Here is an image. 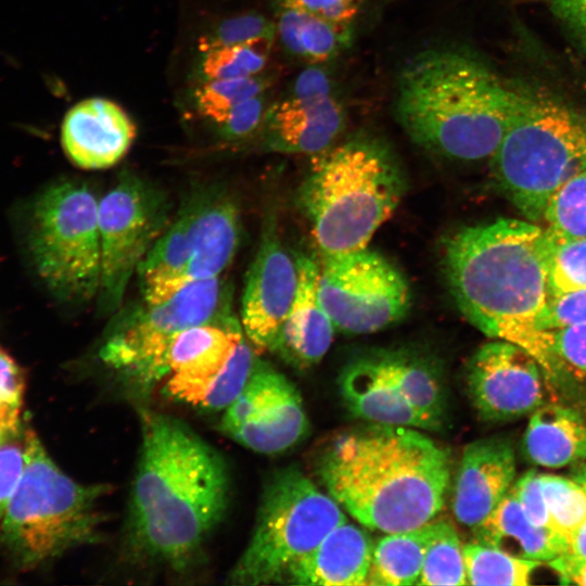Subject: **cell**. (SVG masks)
Masks as SVG:
<instances>
[{"label": "cell", "instance_id": "8992f818", "mask_svg": "<svg viewBox=\"0 0 586 586\" xmlns=\"http://www.w3.org/2000/svg\"><path fill=\"white\" fill-rule=\"evenodd\" d=\"M496 184L531 221L586 169V112L538 88L515 87L506 132L491 157Z\"/></svg>", "mask_w": 586, "mask_h": 586}, {"label": "cell", "instance_id": "ba28073f", "mask_svg": "<svg viewBox=\"0 0 586 586\" xmlns=\"http://www.w3.org/2000/svg\"><path fill=\"white\" fill-rule=\"evenodd\" d=\"M341 508L300 469L275 472L265 484L252 537L227 583L286 584L292 569L347 521Z\"/></svg>", "mask_w": 586, "mask_h": 586}, {"label": "cell", "instance_id": "e575fe53", "mask_svg": "<svg viewBox=\"0 0 586 586\" xmlns=\"http://www.w3.org/2000/svg\"><path fill=\"white\" fill-rule=\"evenodd\" d=\"M552 530L570 539L586 519V489L574 477L539 474Z\"/></svg>", "mask_w": 586, "mask_h": 586}, {"label": "cell", "instance_id": "ffe728a7", "mask_svg": "<svg viewBox=\"0 0 586 586\" xmlns=\"http://www.w3.org/2000/svg\"><path fill=\"white\" fill-rule=\"evenodd\" d=\"M297 286L273 353L306 369L329 351L335 327L318 295V264L306 255L295 258Z\"/></svg>", "mask_w": 586, "mask_h": 586}, {"label": "cell", "instance_id": "ac0fdd59", "mask_svg": "<svg viewBox=\"0 0 586 586\" xmlns=\"http://www.w3.org/2000/svg\"><path fill=\"white\" fill-rule=\"evenodd\" d=\"M136 126L116 103L91 98L73 106L62 125V144L67 156L85 169H104L127 153Z\"/></svg>", "mask_w": 586, "mask_h": 586}, {"label": "cell", "instance_id": "8d00e7d4", "mask_svg": "<svg viewBox=\"0 0 586 586\" xmlns=\"http://www.w3.org/2000/svg\"><path fill=\"white\" fill-rule=\"evenodd\" d=\"M277 26L258 13H246L224 20L199 43L202 53L225 46L258 39H275Z\"/></svg>", "mask_w": 586, "mask_h": 586}, {"label": "cell", "instance_id": "277c9868", "mask_svg": "<svg viewBox=\"0 0 586 586\" xmlns=\"http://www.w3.org/2000/svg\"><path fill=\"white\" fill-rule=\"evenodd\" d=\"M515 97L486 63L458 48H432L399 72L394 113L424 150L458 161L491 158L508 127Z\"/></svg>", "mask_w": 586, "mask_h": 586}, {"label": "cell", "instance_id": "44dd1931", "mask_svg": "<svg viewBox=\"0 0 586 586\" xmlns=\"http://www.w3.org/2000/svg\"><path fill=\"white\" fill-rule=\"evenodd\" d=\"M339 387L348 410L377 424L438 430L442 424L413 407L368 353L347 364Z\"/></svg>", "mask_w": 586, "mask_h": 586}, {"label": "cell", "instance_id": "e0dca14e", "mask_svg": "<svg viewBox=\"0 0 586 586\" xmlns=\"http://www.w3.org/2000/svg\"><path fill=\"white\" fill-rule=\"evenodd\" d=\"M514 479L515 455L509 440L486 437L468 444L453 488L451 507L458 522L475 528L509 493Z\"/></svg>", "mask_w": 586, "mask_h": 586}, {"label": "cell", "instance_id": "d4e9b609", "mask_svg": "<svg viewBox=\"0 0 586 586\" xmlns=\"http://www.w3.org/2000/svg\"><path fill=\"white\" fill-rule=\"evenodd\" d=\"M475 542L513 557L549 562L569 550V540L553 531L535 525L509 491L498 506L475 528Z\"/></svg>", "mask_w": 586, "mask_h": 586}, {"label": "cell", "instance_id": "60d3db41", "mask_svg": "<svg viewBox=\"0 0 586 586\" xmlns=\"http://www.w3.org/2000/svg\"><path fill=\"white\" fill-rule=\"evenodd\" d=\"M586 323V288L552 296L542 323L545 332Z\"/></svg>", "mask_w": 586, "mask_h": 586}, {"label": "cell", "instance_id": "f35d334b", "mask_svg": "<svg viewBox=\"0 0 586 586\" xmlns=\"http://www.w3.org/2000/svg\"><path fill=\"white\" fill-rule=\"evenodd\" d=\"M22 430L0 443V523L26 466V430Z\"/></svg>", "mask_w": 586, "mask_h": 586}, {"label": "cell", "instance_id": "9a60e30c", "mask_svg": "<svg viewBox=\"0 0 586 586\" xmlns=\"http://www.w3.org/2000/svg\"><path fill=\"white\" fill-rule=\"evenodd\" d=\"M545 373L525 348L495 340L479 347L468 362L469 396L484 420L521 418L545 404Z\"/></svg>", "mask_w": 586, "mask_h": 586}, {"label": "cell", "instance_id": "4316f807", "mask_svg": "<svg viewBox=\"0 0 586 586\" xmlns=\"http://www.w3.org/2000/svg\"><path fill=\"white\" fill-rule=\"evenodd\" d=\"M369 354L413 407L443 425L447 407L446 387L438 368L431 360L405 351Z\"/></svg>", "mask_w": 586, "mask_h": 586}, {"label": "cell", "instance_id": "f546056e", "mask_svg": "<svg viewBox=\"0 0 586 586\" xmlns=\"http://www.w3.org/2000/svg\"><path fill=\"white\" fill-rule=\"evenodd\" d=\"M463 553L468 585L525 586L542 564L476 542L464 545Z\"/></svg>", "mask_w": 586, "mask_h": 586}, {"label": "cell", "instance_id": "52a82bcc", "mask_svg": "<svg viewBox=\"0 0 586 586\" xmlns=\"http://www.w3.org/2000/svg\"><path fill=\"white\" fill-rule=\"evenodd\" d=\"M26 443V466L0 523V542L18 568L34 569L100 540V501L111 489L66 475L31 429Z\"/></svg>", "mask_w": 586, "mask_h": 586}, {"label": "cell", "instance_id": "4fadbf2b", "mask_svg": "<svg viewBox=\"0 0 586 586\" xmlns=\"http://www.w3.org/2000/svg\"><path fill=\"white\" fill-rule=\"evenodd\" d=\"M169 204L148 181L125 175L101 199L98 222L101 245V308H118L139 265L169 226Z\"/></svg>", "mask_w": 586, "mask_h": 586}, {"label": "cell", "instance_id": "6da1fadb", "mask_svg": "<svg viewBox=\"0 0 586 586\" xmlns=\"http://www.w3.org/2000/svg\"><path fill=\"white\" fill-rule=\"evenodd\" d=\"M141 433L124 552L136 564L183 572L226 513L229 471L216 449L173 417L142 410Z\"/></svg>", "mask_w": 586, "mask_h": 586}, {"label": "cell", "instance_id": "4dcf8cb0", "mask_svg": "<svg viewBox=\"0 0 586 586\" xmlns=\"http://www.w3.org/2000/svg\"><path fill=\"white\" fill-rule=\"evenodd\" d=\"M416 585H468L463 546L449 521L434 520V534Z\"/></svg>", "mask_w": 586, "mask_h": 586}, {"label": "cell", "instance_id": "7c38bea8", "mask_svg": "<svg viewBox=\"0 0 586 586\" xmlns=\"http://www.w3.org/2000/svg\"><path fill=\"white\" fill-rule=\"evenodd\" d=\"M318 295L335 330L352 335L386 329L400 321L410 308V290L404 275L368 247L322 255Z\"/></svg>", "mask_w": 586, "mask_h": 586}, {"label": "cell", "instance_id": "c3c4849f", "mask_svg": "<svg viewBox=\"0 0 586 586\" xmlns=\"http://www.w3.org/2000/svg\"><path fill=\"white\" fill-rule=\"evenodd\" d=\"M572 477L578 481L586 489V467L575 471ZM569 550L586 558V519L571 535Z\"/></svg>", "mask_w": 586, "mask_h": 586}, {"label": "cell", "instance_id": "7bdbcfd3", "mask_svg": "<svg viewBox=\"0 0 586 586\" xmlns=\"http://www.w3.org/2000/svg\"><path fill=\"white\" fill-rule=\"evenodd\" d=\"M510 491L535 525L553 531L542 489L540 477L536 471H527L518 481H514Z\"/></svg>", "mask_w": 586, "mask_h": 586}, {"label": "cell", "instance_id": "7dc6e473", "mask_svg": "<svg viewBox=\"0 0 586 586\" xmlns=\"http://www.w3.org/2000/svg\"><path fill=\"white\" fill-rule=\"evenodd\" d=\"M548 564L558 574L562 584L586 586V558L568 550L550 560Z\"/></svg>", "mask_w": 586, "mask_h": 586}, {"label": "cell", "instance_id": "d6986e66", "mask_svg": "<svg viewBox=\"0 0 586 586\" xmlns=\"http://www.w3.org/2000/svg\"><path fill=\"white\" fill-rule=\"evenodd\" d=\"M345 111L332 95L309 99L290 97L267 110L265 144L277 152L319 154L330 148L345 128Z\"/></svg>", "mask_w": 586, "mask_h": 586}, {"label": "cell", "instance_id": "d6a6232c", "mask_svg": "<svg viewBox=\"0 0 586 586\" xmlns=\"http://www.w3.org/2000/svg\"><path fill=\"white\" fill-rule=\"evenodd\" d=\"M273 39L225 46L203 53L200 73L204 80L255 76L269 58Z\"/></svg>", "mask_w": 586, "mask_h": 586}, {"label": "cell", "instance_id": "30bf717a", "mask_svg": "<svg viewBox=\"0 0 586 586\" xmlns=\"http://www.w3.org/2000/svg\"><path fill=\"white\" fill-rule=\"evenodd\" d=\"M98 206L93 192L74 181L50 186L34 203L31 259L47 289L62 302L82 304L99 294Z\"/></svg>", "mask_w": 586, "mask_h": 586}, {"label": "cell", "instance_id": "8fae6325", "mask_svg": "<svg viewBox=\"0 0 586 586\" xmlns=\"http://www.w3.org/2000/svg\"><path fill=\"white\" fill-rule=\"evenodd\" d=\"M254 352L238 318L186 329L171 343L165 391L201 409L225 410L250 379Z\"/></svg>", "mask_w": 586, "mask_h": 586}, {"label": "cell", "instance_id": "f1b7e54d", "mask_svg": "<svg viewBox=\"0 0 586 586\" xmlns=\"http://www.w3.org/2000/svg\"><path fill=\"white\" fill-rule=\"evenodd\" d=\"M277 31L284 48L309 63H323L347 47L349 25L335 24L317 16L283 7Z\"/></svg>", "mask_w": 586, "mask_h": 586}, {"label": "cell", "instance_id": "74e56055", "mask_svg": "<svg viewBox=\"0 0 586 586\" xmlns=\"http://www.w3.org/2000/svg\"><path fill=\"white\" fill-rule=\"evenodd\" d=\"M24 388L21 368L0 348V431L5 437L22 429L20 413Z\"/></svg>", "mask_w": 586, "mask_h": 586}, {"label": "cell", "instance_id": "7402d4cb", "mask_svg": "<svg viewBox=\"0 0 586 586\" xmlns=\"http://www.w3.org/2000/svg\"><path fill=\"white\" fill-rule=\"evenodd\" d=\"M193 252L184 283L220 277L232 263L241 239L237 202L221 190L194 194Z\"/></svg>", "mask_w": 586, "mask_h": 586}, {"label": "cell", "instance_id": "836d02e7", "mask_svg": "<svg viewBox=\"0 0 586 586\" xmlns=\"http://www.w3.org/2000/svg\"><path fill=\"white\" fill-rule=\"evenodd\" d=\"M270 85V78L260 74L204 80L195 91V103L200 113L219 127L235 105L263 94Z\"/></svg>", "mask_w": 586, "mask_h": 586}, {"label": "cell", "instance_id": "ee69618b", "mask_svg": "<svg viewBox=\"0 0 586 586\" xmlns=\"http://www.w3.org/2000/svg\"><path fill=\"white\" fill-rule=\"evenodd\" d=\"M282 3L283 7L343 25H351L360 8V0H282Z\"/></svg>", "mask_w": 586, "mask_h": 586}, {"label": "cell", "instance_id": "1f68e13d", "mask_svg": "<svg viewBox=\"0 0 586 586\" xmlns=\"http://www.w3.org/2000/svg\"><path fill=\"white\" fill-rule=\"evenodd\" d=\"M542 220L553 243L586 238V169L573 176L553 193Z\"/></svg>", "mask_w": 586, "mask_h": 586}, {"label": "cell", "instance_id": "9c48e42d", "mask_svg": "<svg viewBox=\"0 0 586 586\" xmlns=\"http://www.w3.org/2000/svg\"><path fill=\"white\" fill-rule=\"evenodd\" d=\"M237 317L231 291L218 278L192 281L158 304L142 303L122 315L106 334L100 358L139 393L164 381L177 334L191 327L227 323Z\"/></svg>", "mask_w": 586, "mask_h": 586}, {"label": "cell", "instance_id": "484cf974", "mask_svg": "<svg viewBox=\"0 0 586 586\" xmlns=\"http://www.w3.org/2000/svg\"><path fill=\"white\" fill-rule=\"evenodd\" d=\"M523 451L532 463L549 469L586 461V422L570 407L544 404L531 413Z\"/></svg>", "mask_w": 586, "mask_h": 586}, {"label": "cell", "instance_id": "603a6c76", "mask_svg": "<svg viewBox=\"0 0 586 586\" xmlns=\"http://www.w3.org/2000/svg\"><path fill=\"white\" fill-rule=\"evenodd\" d=\"M373 544L347 521L333 528L290 572L286 584L365 586Z\"/></svg>", "mask_w": 586, "mask_h": 586}, {"label": "cell", "instance_id": "bcb514c9", "mask_svg": "<svg viewBox=\"0 0 586 586\" xmlns=\"http://www.w3.org/2000/svg\"><path fill=\"white\" fill-rule=\"evenodd\" d=\"M328 94H331V82L328 75L318 67H308L294 81L291 97L309 99Z\"/></svg>", "mask_w": 586, "mask_h": 586}, {"label": "cell", "instance_id": "f6af8a7d", "mask_svg": "<svg viewBox=\"0 0 586 586\" xmlns=\"http://www.w3.org/2000/svg\"><path fill=\"white\" fill-rule=\"evenodd\" d=\"M575 47L586 54V0H546Z\"/></svg>", "mask_w": 586, "mask_h": 586}, {"label": "cell", "instance_id": "7a4b0ae2", "mask_svg": "<svg viewBox=\"0 0 586 586\" xmlns=\"http://www.w3.org/2000/svg\"><path fill=\"white\" fill-rule=\"evenodd\" d=\"M551 241L534 221L497 218L464 226L443 242L442 265L462 316L494 340L530 352L545 372H558L542 329L549 302Z\"/></svg>", "mask_w": 586, "mask_h": 586}, {"label": "cell", "instance_id": "d590c367", "mask_svg": "<svg viewBox=\"0 0 586 586\" xmlns=\"http://www.w3.org/2000/svg\"><path fill=\"white\" fill-rule=\"evenodd\" d=\"M549 286L551 297L586 288V238L551 241Z\"/></svg>", "mask_w": 586, "mask_h": 586}, {"label": "cell", "instance_id": "5b68a950", "mask_svg": "<svg viewBox=\"0 0 586 586\" xmlns=\"http://www.w3.org/2000/svg\"><path fill=\"white\" fill-rule=\"evenodd\" d=\"M405 188L390 145L359 133L323 152L297 196L321 255H334L367 247Z\"/></svg>", "mask_w": 586, "mask_h": 586}, {"label": "cell", "instance_id": "83f0119b", "mask_svg": "<svg viewBox=\"0 0 586 586\" xmlns=\"http://www.w3.org/2000/svg\"><path fill=\"white\" fill-rule=\"evenodd\" d=\"M434 534V520L406 532L387 534L372 548L367 585H416Z\"/></svg>", "mask_w": 586, "mask_h": 586}, {"label": "cell", "instance_id": "5bb4252c", "mask_svg": "<svg viewBox=\"0 0 586 586\" xmlns=\"http://www.w3.org/2000/svg\"><path fill=\"white\" fill-rule=\"evenodd\" d=\"M308 421L296 387L280 372L257 361L238 397L225 409L220 431L240 445L277 454L295 445Z\"/></svg>", "mask_w": 586, "mask_h": 586}, {"label": "cell", "instance_id": "cb8c5ba5", "mask_svg": "<svg viewBox=\"0 0 586 586\" xmlns=\"http://www.w3.org/2000/svg\"><path fill=\"white\" fill-rule=\"evenodd\" d=\"M195 195L180 208L138 267L142 298L158 304L186 285L184 275L193 252Z\"/></svg>", "mask_w": 586, "mask_h": 586}, {"label": "cell", "instance_id": "b9f144b4", "mask_svg": "<svg viewBox=\"0 0 586 586\" xmlns=\"http://www.w3.org/2000/svg\"><path fill=\"white\" fill-rule=\"evenodd\" d=\"M267 110L263 94L239 103L219 126L221 135L230 140L247 137L263 124Z\"/></svg>", "mask_w": 586, "mask_h": 586}, {"label": "cell", "instance_id": "3957f363", "mask_svg": "<svg viewBox=\"0 0 586 586\" xmlns=\"http://www.w3.org/2000/svg\"><path fill=\"white\" fill-rule=\"evenodd\" d=\"M450 464L449 450L418 429L371 423L335 440L319 473L354 519L393 534L433 521L445 504Z\"/></svg>", "mask_w": 586, "mask_h": 586}, {"label": "cell", "instance_id": "2e32d148", "mask_svg": "<svg viewBox=\"0 0 586 586\" xmlns=\"http://www.w3.org/2000/svg\"><path fill=\"white\" fill-rule=\"evenodd\" d=\"M297 286V267L283 246L276 219L267 220L246 272L240 322L259 352H275Z\"/></svg>", "mask_w": 586, "mask_h": 586}, {"label": "cell", "instance_id": "ab89813d", "mask_svg": "<svg viewBox=\"0 0 586 586\" xmlns=\"http://www.w3.org/2000/svg\"><path fill=\"white\" fill-rule=\"evenodd\" d=\"M548 344L557 369L570 367L586 373V323L548 331Z\"/></svg>", "mask_w": 586, "mask_h": 586}]
</instances>
